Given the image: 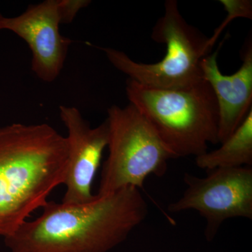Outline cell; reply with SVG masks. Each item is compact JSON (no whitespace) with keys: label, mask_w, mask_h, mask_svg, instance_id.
I'll return each mask as SVG.
<instances>
[{"label":"cell","mask_w":252,"mask_h":252,"mask_svg":"<svg viewBox=\"0 0 252 252\" xmlns=\"http://www.w3.org/2000/svg\"><path fill=\"white\" fill-rule=\"evenodd\" d=\"M4 238L10 252H109L147 218L140 189L126 187L86 203L49 202Z\"/></svg>","instance_id":"obj_1"},{"label":"cell","mask_w":252,"mask_h":252,"mask_svg":"<svg viewBox=\"0 0 252 252\" xmlns=\"http://www.w3.org/2000/svg\"><path fill=\"white\" fill-rule=\"evenodd\" d=\"M220 2L227 12V17L223 22L217 28L212 37L209 38V44L210 47L215 45L217 38L220 33L230 23L232 19L236 18H245L252 19V1L251 0H220Z\"/></svg>","instance_id":"obj_11"},{"label":"cell","mask_w":252,"mask_h":252,"mask_svg":"<svg viewBox=\"0 0 252 252\" xmlns=\"http://www.w3.org/2000/svg\"><path fill=\"white\" fill-rule=\"evenodd\" d=\"M187 189L167 210L171 213L195 210L206 220L205 236L209 241L217 235L225 220H252V167L206 170L199 177L185 173Z\"/></svg>","instance_id":"obj_6"},{"label":"cell","mask_w":252,"mask_h":252,"mask_svg":"<svg viewBox=\"0 0 252 252\" xmlns=\"http://www.w3.org/2000/svg\"><path fill=\"white\" fill-rule=\"evenodd\" d=\"M4 16H3L2 14H1V12H0V31H1V21H2L3 18H4Z\"/></svg>","instance_id":"obj_13"},{"label":"cell","mask_w":252,"mask_h":252,"mask_svg":"<svg viewBox=\"0 0 252 252\" xmlns=\"http://www.w3.org/2000/svg\"><path fill=\"white\" fill-rule=\"evenodd\" d=\"M152 38L166 46L163 59L152 64L136 62L112 48L100 49L118 70L147 87L184 89L203 80L200 63L212 49L209 38L186 21L176 0L165 1L164 14L154 26Z\"/></svg>","instance_id":"obj_4"},{"label":"cell","mask_w":252,"mask_h":252,"mask_svg":"<svg viewBox=\"0 0 252 252\" xmlns=\"http://www.w3.org/2000/svg\"><path fill=\"white\" fill-rule=\"evenodd\" d=\"M195 163L205 171L219 167H252V110L220 148L195 157Z\"/></svg>","instance_id":"obj_10"},{"label":"cell","mask_w":252,"mask_h":252,"mask_svg":"<svg viewBox=\"0 0 252 252\" xmlns=\"http://www.w3.org/2000/svg\"><path fill=\"white\" fill-rule=\"evenodd\" d=\"M60 117L67 131L68 168L62 203H86L96 195L92 186L104 149L108 144L107 121L91 127L75 107L60 106Z\"/></svg>","instance_id":"obj_8"},{"label":"cell","mask_w":252,"mask_h":252,"mask_svg":"<svg viewBox=\"0 0 252 252\" xmlns=\"http://www.w3.org/2000/svg\"><path fill=\"white\" fill-rule=\"evenodd\" d=\"M67 140L46 124L0 126V236L42 208L68 168Z\"/></svg>","instance_id":"obj_2"},{"label":"cell","mask_w":252,"mask_h":252,"mask_svg":"<svg viewBox=\"0 0 252 252\" xmlns=\"http://www.w3.org/2000/svg\"><path fill=\"white\" fill-rule=\"evenodd\" d=\"M58 0L31 4L22 14L4 17L1 31L12 32L31 50L32 70L40 80L53 82L59 77L72 41L60 32Z\"/></svg>","instance_id":"obj_7"},{"label":"cell","mask_w":252,"mask_h":252,"mask_svg":"<svg viewBox=\"0 0 252 252\" xmlns=\"http://www.w3.org/2000/svg\"><path fill=\"white\" fill-rule=\"evenodd\" d=\"M106 121L109 154L95 195L104 196L126 187L140 190L149 176L165 175L169 160L175 157L140 111L130 103L112 105Z\"/></svg>","instance_id":"obj_5"},{"label":"cell","mask_w":252,"mask_h":252,"mask_svg":"<svg viewBox=\"0 0 252 252\" xmlns=\"http://www.w3.org/2000/svg\"><path fill=\"white\" fill-rule=\"evenodd\" d=\"M91 3L89 0H58V10L61 23H71L81 9Z\"/></svg>","instance_id":"obj_12"},{"label":"cell","mask_w":252,"mask_h":252,"mask_svg":"<svg viewBox=\"0 0 252 252\" xmlns=\"http://www.w3.org/2000/svg\"><path fill=\"white\" fill-rule=\"evenodd\" d=\"M220 46L200 63L203 79L211 87L219 111L218 140L220 144L241 125L252 110V46L248 44L243 63L231 75L220 72L217 62Z\"/></svg>","instance_id":"obj_9"},{"label":"cell","mask_w":252,"mask_h":252,"mask_svg":"<svg viewBox=\"0 0 252 252\" xmlns=\"http://www.w3.org/2000/svg\"><path fill=\"white\" fill-rule=\"evenodd\" d=\"M130 104L150 123L175 158L206 153L219 144L216 97L205 79L184 89L147 87L127 79Z\"/></svg>","instance_id":"obj_3"}]
</instances>
